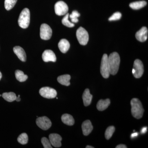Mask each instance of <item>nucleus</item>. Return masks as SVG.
Segmentation results:
<instances>
[{
	"label": "nucleus",
	"instance_id": "f257e3e1",
	"mask_svg": "<svg viewBox=\"0 0 148 148\" xmlns=\"http://www.w3.org/2000/svg\"><path fill=\"white\" fill-rule=\"evenodd\" d=\"M108 60L110 74L112 75H115L118 72L120 64V58L119 54L116 52L111 53L108 57Z\"/></svg>",
	"mask_w": 148,
	"mask_h": 148
},
{
	"label": "nucleus",
	"instance_id": "f03ea898",
	"mask_svg": "<svg viewBox=\"0 0 148 148\" xmlns=\"http://www.w3.org/2000/svg\"><path fill=\"white\" fill-rule=\"evenodd\" d=\"M132 115L137 119H140L143 117L144 110L141 101L138 98H134L130 102Z\"/></svg>",
	"mask_w": 148,
	"mask_h": 148
},
{
	"label": "nucleus",
	"instance_id": "7ed1b4c3",
	"mask_svg": "<svg viewBox=\"0 0 148 148\" xmlns=\"http://www.w3.org/2000/svg\"><path fill=\"white\" fill-rule=\"evenodd\" d=\"M30 21V11L28 8H24L19 15L18 21V25L23 29H27L29 27Z\"/></svg>",
	"mask_w": 148,
	"mask_h": 148
},
{
	"label": "nucleus",
	"instance_id": "20e7f679",
	"mask_svg": "<svg viewBox=\"0 0 148 148\" xmlns=\"http://www.w3.org/2000/svg\"><path fill=\"white\" fill-rule=\"evenodd\" d=\"M108 57L107 54H104L102 57L101 63V73L102 76L106 79L108 78L110 74Z\"/></svg>",
	"mask_w": 148,
	"mask_h": 148
},
{
	"label": "nucleus",
	"instance_id": "39448f33",
	"mask_svg": "<svg viewBox=\"0 0 148 148\" xmlns=\"http://www.w3.org/2000/svg\"><path fill=\"white\" fill-rule=\"evenodd\" d=\"M76 36L80 44L82 45L87 44L89 39V36L87 31L84 28L80 27L77 30Z\"/></svg>",
	"mask_w": 148,
	"mask_h": 148
},
{
	"label": "nucleus",
	"instance_id": "423d86ee",
	"mask_svg": "<svg viewBox=\"0 0 148 148\" xmlns=\"http://www.w3.org/2000/svg\"><path fill=\"white\" fill-rule=\"evenodd\" d=\"M144 66L143 62L139 59H136L134 61L132 73L136 78H140L144 73Z\"/></svg>",
	"mask_w": 148,
	"mask_h": 148
},
{
	"label": "nucleus",
	"instance_id": "0eeeda50",
	"mask_svg": "<svg viewBox=\"0 0 148 148\" xmlns=\"http://www.w3.org/2000/svg\"><path fill=\"white\" fill-rule=\"evenodd\" d=\"M52 31L51 27L47 24H43L40 28V36L42 39H50L52 36Z\"/></svg>",
	"mask_w": 148,
	"mask_h": 148
},
{
	"label": "nucleus",
	"instance_id": "6e6552de",
	"mask_svg": "<svg viewBox=\"0 0 148 148\" xmlns=\"http://www.w3.org/2000/svg\"><path fill=\"white\" fill-rule=\"evenodd\" d=\"M55 13L58 16L66 14L69 11V7L66 3L63 1H59L54 6Z\"/></svg>",
	"mask_w": 148,
	"mask_h": 148
},
{
	"label": "nucleus",
	"instance_id": "1a4fd4ad",
	"mask_svg": "<svg viewBox=\"0 0 148 148\" xmlns=\"http://www.w3.org/2000/svg\"><path fill=\"white\" fill-rule=\"evenodd\" d=\"M40 95L47 99L55 98L57 95V92L55 89L49 87L42 88L39 90Z\"/></svg>",
	"mask_w": 148,
	"mask_h": 148
},
{
	"label": "nucleus",
	"instance_id": "9d476101",
	"mask_svg": "<svg viewBox=\"0 0 148 148\" xmlns=\"http://www.w3.org/2000/svg\"><path fill=\"white\" fill-rule=\"evenodd\" d=\"M37 125L43 130H47L51 126L50 120L47 116L40 117L36 121Z\"/></svg>",
	"mask_w": 148,
	"mask_h": 148
},
{
	"label": "nucleus",
	"instance_id": "9b49d317",
	"mask_svg": "<svg viewBox=\"0 0 148 148\" xmlns=\"http://www.w3.org/2000/svg\"><path fill=\"white\" fill-rule=\"evenodd\" d=\"M49 140L51 144L56 148H59L61 146L62 138L60 135L56 133H52L49 135Z\"/></svg>",
	"mask_w": 148,
	"mask_h": 148
},
{
	"label": "nucleus",
	"instance_id": "f8f14e48",
	"mask_svg": "<svg viewBox=\"0 0 148 148\" xmlns=\"http://www.w3.org/2000/svg\"><path fill=\"white\" fill-rule=\"evenodd\" d=\"M148 29L147 27H143L136 33V39L141 42H144L147 40L148 38Z\"/></svg>",
	"mask_w": 148,
	"mask_h": 148
},
{
	"label": "nucleus",
	"instance_id": "ddd939ff",
	"mask_svg": "<svg viewBox=\"0 0 148 148\" xmlns=\"http://www.w3.org/2000/svg\"><path fill=\"white\" fill-rule=\"evenodd\" d=\"M42 58L44 62L49 61L55 62L56 61V57L55 53L51 50H46L42 53Z\"/></svg>",
	"mask_w": 148,
	"mask_h": 148
},
{
	"label": "nucleus",
	"instance_id": "4468645a",
	"mask_svg": "<svg viewBox=\"0 0 148 148\" xmlns=\"http://www.w3.org/2000/svg\"><path fill=\"white\" fill-rule=\"evenodd\" d=\"M83 133L85 136H87L90 134L93 129V126L90 121L87 120L83 123L82 125Z\"/></svg>",
	"mask_w": 148,
	"mask_h": 148
},
{
	"label": "nucleus",
	"instance_id": "2eb2a0df",
	"mask_svg": "<svg viewBox=\"0 0 148 148\" xmlns=\"http://www.w3.org/2000/svg\"><path fill=\"white\" fill-rule=\"evenodd\" d=\"M13 51L18 58L23 62H25L27 60V56L24 49L19 46H15L14 47Z\"/></svg>",
	"mask_w": 148,
	"mask_h": 148
},
{
	"label": "nucleus",
	"instance_id": "dca6fc26",
	"mask_svg": "<svg viewBox=\"0 0 148 148\" xmlns=\"http://www.w3.org/2000/svg\"><path fill=\"white\" fill-rule=\"evenodd\" d=\"M92 98V95L90 94V90L88 88L86 89L82 95V99L84 106L86 107L89 106L91 103Z\"/></svg>",
	"mask_w": 148,
	"mask_h": 148
},
{
	"label": "nucleus",
	"instance_id": "f3484780",
	"mask_svg": "<svg viewBox=\"0 0 148 148\" xmlns=\"http://www.w3.org/2000/svg\"><path fill=\"white\" fill-rule=\"evenodd\" d=\"M58 47L61 52L63 53H66L70 48V43L67 40L63 39L60 40L58 43Z\"/></svg>",
	"mask_w": 148,
	"mask_h": 148
},
{
	"label": "nucleus",
	"instance_id": "a211bd4d",
	"mask_svg": "<svg viewBox=\"0 0 148 148\" xmlns=\"http://www.w3.org/2000/svg\"><path fill=\"white\" fill-rule=\"evenodd\" d=\"M110 104V100L109 99L100 100L97 103V108L99 111H104L108 108Z\"/></svg>",
	"mask_w": 148,
	"mask_h": 148
},
{
	"label": "nucleus",
	"instance_id": "6ab92c4d",
	"mask_svg": "<svg viewBox=\"0 0 148 148\" xmlns=\"http://www.w3.org/2000/svg\"><path fill=\"white\" fill-rule=\"evenodd\" d=\"M61 120L64 124L72 126L75 123V120L73 117L69 114H64L61 116Z\"/></svg>",
	"mask_w": 148,
	"mask_h": 148
},
{
	"label": "nucleus",
	"instance_id": "aec40b11",
	"mask_svg": "<svg viewBox=\"0 0 148 148\" xmlns=\"http://www.w3.org/2000/svg\"><path fill=\"white\" fill-rule=\"evenodd\" d=\"M71 77L69 75H64L60 76L57 78V81L60 84L66 86H69L71 83L70 81Z\"/></svg>",
	"mask_w": 148,
	"mask_h": 148
},
{
	"label": "nucleus",
	"instance_id": "412c9836",
	"mask_svg": "<svg viewBox=\"0 0 148 148\" xmlns=\"http://www.w3.org/2000/svg\"><path fill=\"white\" fill-rule=\"evenodd\" d=\"M147 3L145 1H139L135 2L130 4L129 6L133 10H139L143 8L147 5Z\"/></svg>",
	"mask_w": 148,
	"mask_h": 148
},
{
	"label": "nucleus",
	"instance_id": "4be33fe9",
	"mask_svg": "<svg viewBox=\"0 0 148 148\" xmlns=\"http://www.w3.org/2000/svg\"><path fill=\"white\" fill-rule=\"evenodd\" d=\"M2 96L5 101L9 102L15 101L16 98V94L13 92H4Z\"/></svg>",
	"mask_w": 148,
	"mask_h": 148
},
{
	"label": "nucleus",
	"instance_id": "5701e85b",
	"mask_svg": "<svg viewBox=\"0 0 148 148\" xmlns=\"http://www.w3.org/2000/svg\"><path fill=\"white\" fill-rule=\"evenodd\" d=\"M15 77L16 79L20 82H24L28 79L27 75H25L23 72L20 70H16L15 72Z\"/></svg>",
	"mask_w": 148,
	"mask_h": 148
},
{
	"label": "nucleus",
	"instance_id": "b1692460",
	"mask_svg": "<svg viewBox=\"0 0 148 148\" xmlns=\"http://www.w3.org/2000/svg\"><path fill=\"white\" fill-rule=\"evenodd\" d=\"M69 13H67L66 14L62 20V23L63 25L66 27L72 28L75 26V24L74 23H72L69 21Z\"/></svg>",
	"mask_w": 148,
	"mask_h": 148
},
{
	"label": "nucleus",
	"instance_id": "393cba45",
	"mask_svg": "<svg viewBox=\"0 0 148 148\" xmlns=\"http://www.w3.org/2000/svg\"><path fill=\"white\" fill-rule=\"evenodd\" d=\"M17 0H5V7L7 10H10L16 4Z\"/></svg>",
	"mask_w": 148,
	"mask_h": 148
},
{
	"label": "nucleus",
	"instance_id": "a878e982",
	"mask_svg": "<svg viewBox=\"0 0 148 148\" xmlns=\"http://www.w3.org/2000/svg\"><path fill=\"white\" fill-rule=\"evenodd\" d=\"M28 135L26 133H23L19 135L17 141L21 145H26L28 143Z\"/></svg>",
	"mask_w": 148,
	"mask_h": 148
},
{
	"label": "nucleus",
	"instance_id": "bb28decb",
	"mask_svg": "<svg viewBox=\"0 0 148 148\" xmlns=\"http://www.w3.org/2000/svg\"><path fill=\"white\" fill-rule=\"evenodd\" d=\"M115 130V128L114 126H109L107 128L105 132V137L107 140H109V139H110L114 132Z\"/></svg>",
	"mask_w": 148,
	"mask_h": 148
},
{
	"label": "nucleus",
	"instance_id": "cd10ccee",
	"mask_svg": "<svg viewBox=\"0 0 148 148\" xmlns=\"http://www.w3.org/2000/svg\"><path fill=\"white\" fill-rule=\"evenodd\" d=\"M80 15V14L76 10L73 11L71 14L69 15V17L71 18V22L73 23H76L78 22V17Z\"/></svg>",
	"mask_w": 148,
	"mask_h": 148
},
{
	"label": "nucleus",
	"instance_id": "c85d7f7f",
	"mask_svg": "<svg viewBox=\"0 0 148 148\" xmlns=\"http://www.w3.org/2000/svg\"><path fill=\"white\" fill-rule=\"evenodd\" d=\"M41 143H42L44 148H52L51 144L49 140L45 137H44L41 139Z\"/></svg>",
	"mask_w": 148,
	"mask_h": 148
},
{
	"label": "nucleus",
	"instance_id": "c756f323",
	"mask_svg": "<svg viewBox=\"0 0 148 148\" xmlns=\"http://www.w3.org/2000/svg\"><path fill=\"white\" fill-rule=\"evenodd\" d=\"M121 14L119 12H116L114 13L109 18L110 21H116L119 20L121 17Z\"/></svg>",
	"mask_w": 148,
	"mask_h": 148
},
{
	"label": "nucleus",
	"instance_id": "7c9ffc66",
	"mask_svg": "<svg viewBox=\"0 0 148 148\" xmlns=\"http://www.w3.org/2000/svg\"><path fill=\"white\" fill-rule=\"evenodd\" d=\"M147 127H143L141 130V132L142 134H145L146 132H147Z\"/></svg>",
	"mask_w": 148,
	"mask_h": 148
},
{
	"label": "nucleus",
	"instance_id": "2f4dec72",
	"mask_svg": "<svg viewBox=\"0 0 148 148\" xmlns=\"http://www.w3.org/2000/svg\"><path fill=\"white\" fill-rule=\"evenodd\" d=\"M116 148H127V147H126V145H122V144H121V145H117L116 147Z\"/></svg>",
	"mask_w": 148,
	"mask_h": 148
},
{
	"label": "nucleus",
	"instance_id": "473e14b6",
	"mask_svg": "<svg viewBox=\"0 0 148 148\" xmlns=\"http://www.w3.org/2000/svg\"><path fill=\"white\" fill-rule=\"evenodd\" d=\"M138 133H137V132H135V133H132V134H131V138H135V137H137V136H138Z\"/></svg>",
	"mask_w": 148,
	"mask_h": 148
},
{
	"label": "nucleus",
	"instance_id": "72a5a7b5",
	"mask_svg": "<svg viewBox=\"0 0 148 148\" xmlns=\"http://www.w3.org/2000/svg\"><path fill=\"white\" fill-rule=\"evenodd\" d=\"M15 101H16L17 102H19V101H21V98H20V96H18L17 97H16Z\"/></svg>",
	"mask_w": 148,
	"mask_h": 148
},
{
	"label": "nucleus",
	"instance_id": "f704fd0d",
	"mask_svg": "<svg viewBox=\"0 0 148 148\" xmlns=\"http://www.w3.org/2000/svg\"><path fill=\"white\" fill-rule=\"evenodd\" d=\"M86 148H93L94 147H92V146L88 145V146H86Z\"/></svg>",
	"mask_w": 148,
	"mask_h": 148
},
{
	"label": "nucleus",
	"instance_id": "c9c22d12",
	"mask_svg": "<svg viewBox=\"0 0 148 148\" xmlns=\"http://www.w3.org/2000/svg\"><path fill=\"white\" fill-rule=\"evenodd\" d=\"M2 77V75L1 73L0 72V80L1 79Z\"/></svg>",
	"mask_w": 148,
	"mask_h": 148
}]
</instances>
